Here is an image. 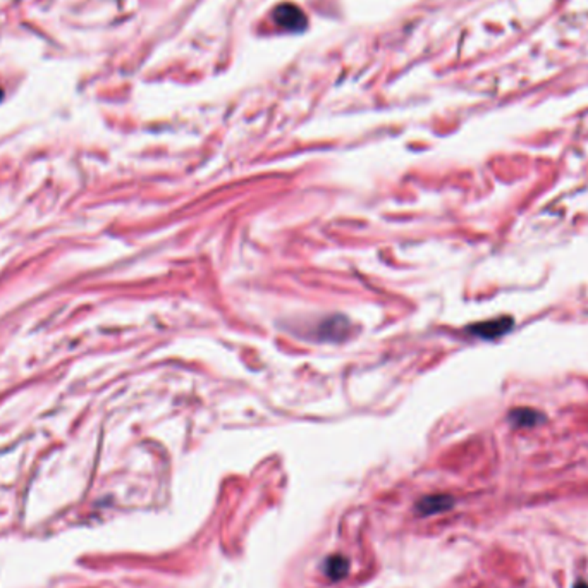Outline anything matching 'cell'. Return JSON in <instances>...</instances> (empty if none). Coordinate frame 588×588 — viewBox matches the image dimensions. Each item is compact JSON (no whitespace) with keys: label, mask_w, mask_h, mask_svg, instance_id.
Segmentation results:
<instances>
[{"label":"cell","mask_w":588,"mask_h":588,"mask_svg":"<svg viewBox=\"0 0 588 588\" xmlns=\"http://www.w3.org/2000/svg\"><path fill=\"white\" fill-rule=\"evenodd\" d=\"M514 318L513 317H497L492 320H485V322L473 323L468 327V332L475 338L485 339V341H492V339H499L506 335L507 332L513 330Z\"/></svg>","instance_id":"1"},{"label":"cell","mask_w":588,"mask_h":588,"mask_svg":"<svg viewBox=\"0 0 588 588\" xmlns=\"http://www.w3.org/2000/svg\"><path fill=\"white\" fill-rule=\"evenodd\" d=\"M573 588H588V583H585V582H578V583H575V587Z\"/></svg>","instance_id":"5"},{"label":"cell","mask_w":588,"mask_h":588,"mask_svg":"<svg viewBox=\"0 0 588 588\" xmlns=\"http://www.w3.org/2000/svg\"><path fill=\"white\" fill-rule=\"evenodd\" d=\"M507 420L513 423V427H516V429H534V427L546 423L547 417L542 411L535 410V408L523 406L511 410L509 415H507Z\"/></svg>","instance_id":"2"},{"label":"cell","mask_w":588,"mask_h":588,"mask_svg":"<svg viewBox=\"0 0 588 588\" xmlns=\"http://www.w3.org/2000/svg\"><path fill=\"white\" fill-rule=\"evenodd\" d=\"M323 571H325L327 578L330 580H341L350 571V561L344 555H330L325 559L323 564Z\"/></svg>","instance_id":"4"},{"label":"cell","mask_w":588,"mask_h":588,"mask_svg":"<svg viewBox=\"0 0 588 588\" xmlns=\"http://www.w3.org/2000/svg\"><path fill=\"white\" fill-rule=\"evenodd\" d=\"M454 506V499L451 495L444 494H435V495H427V497L420 499L417 502V511L422 516H432L444 513V511H449L451 507Z\"/></svg>","instance_id":"3"}]
</instances>
